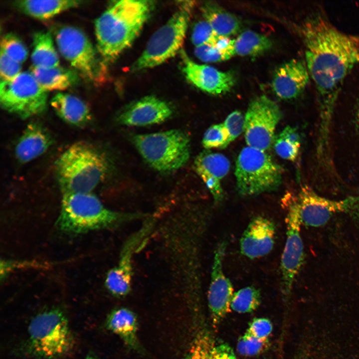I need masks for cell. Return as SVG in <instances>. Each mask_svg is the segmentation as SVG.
Here are the masks:
<instances>
[{"instance_id": "1", "label": "cell", "mask_w": 359, "mask_h": 359, "mask_svg": "<svg viewBox=\"0 0 359 359\" xmlns=\"http://www.w3.org/2000/svg\"><path fill=\"white\" fill-rule=\"evenodd\" d=\"M300 32L321 113L324 118H328L345 78L359 63V35L340 30L320 14L305 20Z\"/></svg>"}, {"instance_id": "2", "label": "cell", "mask_w": 359, "mask_h": 359, "mask_svg": "<svg viewBox=\"0 0 359 359\" xmlns=\"http://www.w3.org/2000/svg\"><path fill=\"white\" fill-rule=\"evenodd\" d=\"M154 7V1L151 0H119L96 19L95 28L98 49L105 61H113L131 44Z\"/></svg>"}, {"instance_id": "3", "label": "cell", "mask_w": 359, "mask_h": 359, "mask_svg": "<svg viewBox=\"0 0 359 359\" xmlns=\"http://www.w3.org/2000/svg\"><path fill=\"white\" fill-rule=\"evenodd\" d=\"M147 216L111 210L92 192L63 193L57 225L64 232L82 233L116 227Z\"/></svg>"}, {"instance_id": "4", "label": "cell", "mask_w": 359, "mask_h": 359, "mask_svg": "<svg viewBox=\"0 0 359 359\" xmlns=\"http://www.w3.org/2000/svg\"><path fill=\"white\" fill-rule=\"evenodd\" d=\"M108 168L105 156L84 142L72 145L55 164L57 180L63 193L92 192L105 178Z\"/></svg>"}, {"instance_id": "5", "label": "cell", "mask_w": 359, "mask_h": 359, "mask_svg": "<svg viewBox=\"0 0 359 359\" xmlns=\"http://www.w3.org/2000/svg\"><path fill=\"white\" fill-rule=\"evenodd\" d=\"M29 352L41 359H58L73 347L74 339L65 316L58 309L40 313L28 327Z\"/></svg>"}, {"instance_id": "6", "label": "cell", "mask_w": 359, "mask_h": 359, "mask_svg": "<svg viewBox=\"0 0 359 359\" xmlns=\"http://www.w3.org/2000/svg\"><path fill=\"white\" fill-rule=\"evenodd\" d=\"M132 141L146 162L160 172L180 168L190 156L189 136L180 130L136 135Z\"/></svg>"}, {"instance_id": "7", "label": "cell", "mask_w": 359, "mask_h": 359, "mask_svg": "<svg viewBox=\"0 0 359 359\" xmlns=\"http://www.w3.org/2000/svg\"><path fill=\"white\" fill-rule=\"evenodd\" d=\"M283 170L265 151L247 146L236 161L235 176L240 195H256L277 189Z\"/></svg>"}, {"instance_id": "8", "label": "cell", "mask_w": 359, "mask_h": 359, "mask_svg": "<svg viewBox=\"0 0 359 359\" xmlns=\"http://www.w3.org/2000/svg\"><path fill=\"white\" fill-rule=\"evenodd\" d=\"M192 1H184L172 16L149 39L143 52L133 64V71L157 66L174 56L183 42Z\"/></svg>"}, {"instance_id": "9", "label": "cell", "mask_w": 359, "mask_h": 359, "mask_svg": "<svg viewBox=\"0 0 359 359\" xmlns=\"http://www.w3.org/2000/svg\"><path fill=\"white\" fill-rule=\"evenodd\" d=\"M47 98V91L39 86L31 72H20L11 80L0 81L1 107L22 119L43 112Z\"/></svg>"}, {"instance_id": "10", "label": "cell", "mask_w": 359, "mask_h": 359, "mask_svg": "<svg viewBox=\"0 0 359 359\" xmlns=\"http://www.w3.org/2000/svg\"><path fill=\"white\" fill-rule=\"evenodd\" d=\"M55 40L63 57L87 80L100 82L105 67L86 34L72 26H63L56 32Z\"/></svg>"}, {"instance_id": "11", "label": "cell", "mask_w": 359, "mask_h": 359, "mask_svg": "<svg viewBox=\"0 0 359 359\" xmlns=\"http://www.w3.org/2000/svg\"><path fill=\"white\" fill-rule=\"evenodd\" d=\"M279 106L265 95L249 103L245 115L244 136L247 146L262 151L273 143L276 127L282 118Z\"/></svg>"}, {"instance_id": "12", "label": "cell", "mask_w": 359, "mask_h": 359, "mask_svg": "<svg viewBox=\"0 0 359 359\" xmlns=\"http://www.w3.org/2000/svg\"><path fill=\"white\" fill-rule=\"evenodd\" d=\"M294 197L302 223L308 226H323L337 213L359 216V195L340 200H332L319 195L305 185Z\"/></svg>"}, {"instance_id": "13", "label": "cell", "mask_w": 359, "mask_h": 359, "mask_svg": "<svg viewBox=\"0 0 359 359\" xmlns=\"http://www.w3.org/2000/svg\"><path fill=\"white\" fill-rule=\"evenodd\" d=\"M283 203L287 210L286 239L281 260V285L283 293L288 294L303 264L305 255L300 234L302 221L294 196H286Z\"/></svg>"}, {"instance_id": "14", "label": "cell", "mask_w": 359, "mask_h": 359, "mask_svg": "<svg viewBox=\"0 0 359 359\" xmlns=\"http://www.w3.org/2000/svg\"><path fill=\"white\" fill-rule=\"evenodd\" d=\"M152 221H148L139 231L125 241L117 265L110 270L106 277L108 290L117 297L126 296L131 291L133 277V259L152 228Z\"/></svg>"}, {"instance_id": "15", "label": "cell", "mask_w": 359, "mask_h": 359, "mask_svg": "<svg viewBox=\"0 0 359 359\" xmlns=\"http://www.w3.org/2000/svg\"><path fill=\"white\" fill-rule=\"evenodd\" d=\"M227 242H221L214 251L208 301L213 323L216 324L229 312L233 295V287L223 271Z\"/></svg>"}, {"instance_id": "16", "label": "cell", "mask_w": 359, "mask_h": 359, "mask_svg": "<svg viewBox=\"0 0 359 359\" xmlns=\"http://www.w3.org/2000/svg\"><path fill=\"white\" fill-rule=\"evenodd\" d=\"M182 71L188 81L203 91L213 95L229 91L235 82L234 75L223 72L206 65L198 64L192 61L183 51Z\"/></svg>"}, {"instance_id": "17", "label": "cell", "mask_w": 359, "mask_h": 359, "mask_svg": "<svg viewBox=\"0 0 359 359\" xmlns=\"http://www.w3.org/2000/svg\"><path fill=\"white\" fill-rule=\"evenodd\" d=\"M171 106L154 96L144 97L128 105L120 113L117 121L130 126H142L164 122L173 114Z\"/></svg>"}, {"instance_id": "18", "label": "cell", "mask_w": 359, "mask_h": 359, "mask_svg": "<svg viewBox=\"0 0 359 359\" xmlns=\"http://www.w3.org/2000/svg\"><path fill=\"white\" fill-rule=\"evenodd\" d=\"M309 76L304 61L292 59L276 70L272 81L273 91L282 99L296 98L306 89L309 82Z\"/></svg>"}, {"instance_id": "19", "label": "cell", "mask_w": 359, "mask_h": 359, "mask_svg": "<svg viewBox=\"0 0 359 359\" xmlns=\"http://www.w3.org/2000/svg\"><path fill=\"white\" fill-rule=\"evenodd\" d=\"M275 226L266 217L253 218L244 230L240 240L241 254L253 259L268 254L275 243Z\"/></svg>"}, {"instance_id": "20", "label": "cell", "mask_w": 359, "mask_h": 359, "mask_svg": "<svg viewBox=\"0 0 359 359\" xmlns=\"http://www.w3.org/2000/svg\"><path fill=\"white\" fill-rule=\"evenodd\" d=\"M196 172L202 180L216 203L223 198L221 180L228 174L230 167L229 160L223 154L206 150L195 158Z\"/></svg>"}, {"instance_id": "21", "label": "cell", "mask_w": 359, "mask_h": 359, "mask_svg": "<svg viewBox=\"0 0 359 359\" xmlns=\"http://www.w3.org/2000/svg\"><path fill=\"white\" fill-rule=\"evenodd\" d=\"M53 143L50 133L41 124L29 123L18 139L15 155L21 163H26L44 154Z\"/></svg>"}, {"instance_id": "22", "label": "cell", "mask_w": 359, "mask_h": 359, "mask_svg": "<svg viewBox=\"0 0 359 359\" xmlns=\"http://www.w3.org/2000/svg\"><path fill=\"white\" fill-rule=\"evenodd\" d=\"M50 104L62 120L72 126L83 127L91 120L87 105L74 95L58 93L51 99Z\"/></svg>"}, {"instance_id": "23", "label": "cell", "mask_w": 359, "mask_h": 359, "mask_svg": "<svg viewBox=\"0 0 359 359\" xmlns=\"http://www.w3.org/2000/svg\"><path fill=\"white\" fill-rule=\"evenodd\" d=\"M204 20L218 36L228 37L238 33L241 28L239 19L217 4L207 2L201 7Z\"/></svg>"}, {"instance_id": "24", "label": "cell", "mask_w": 359, "mask_h": 359, "mask_svg": "<svg viewBox=\"0 0 359 359\" xmlns=\"http://www.w3.org/2000/svg\"><path fill=\"white\" fill-rule=\"evenodd\" d=\"M31 73L39 86L46 91L63 90L78 81L75 72L59 66L47 68L33 67Z\"/></svg>"}, {"instance_id": "25", "label": "cell", "mask_w": 359, "mask_h": 359, "mask_svg": "<svg viewBox=\"0 0 359 359\" xmlns=\"http://www.w3.org/2000/svg\"><path fill=\"white\" fill-rule=\"evenodd\" d=\"M83 1L74 0H23L14 5L21 11L39 19H48L67 9L76 7Z\"/></svg>"}, {"instance_id": "26", "label": "cell", "mask_w": 359, "mask_h": 359, "mask_svg": "<svg viewBox=\"0 0 359 359\" xmlns=\"http://www.w3.org/2000/svg\"><path fill=\"white\" fill-rule=\"evenodd\" d=\"M107 324L108 328L120 336L128 346L136 347L138 323L132 311L124 308L114 310L109 315Z\"/></svg>"}, {"instance_id": "27", "label": "cell", "mask_w": 359, "mask_h": 359, "mask_svg": "<svg viewBox=\"0 0 359 359\" xmlns=\"http://www.w3.org/2000/svg\"><path fill=\"white\" fill-rule=\"evenodd\" d=\"M31 58L35 67L47 68L58 66V54L49 32L39 31L34 34Z\"/></svg>"}, {"instance_id": "28", "label": "cell", "mask_w": 359, "mask_h": 359, "mask_svg": "<svg viewBox=\"0 0 359 359\" xmlns=\"http://www.w3.org/2000/svg\"><path fill=\"white\" fill-rule=\"evenodd\" d=\"M272 46L270 39L252 30L241 33L234 40L235 55L255 57L269 50Z\"/></svg>"}, {"instance_id": "29", "label": "cell", "mask_w": 359, "mask_h": 359, "mask_svg": "<svg viewBox=\"0 0 359 359\" xmlns=\"http://www.w3.org/2000/svg\"><path fill=\"white\" fill-rule=\"evenodd\" d=\"M183 359H234V357L227 347L216 345L204 337L195 340Z\"/></svg>"}, {"instance_id": "30", "label": "cell", "mask_w": 359, "mask_h": 359, "mask_svg": "<svg viewBox=\"0 0 359 359\" xmlns=\"http://www.w3.org/2000/svg\"><path fill=\"white\" fill-rule=\"evenodd\" d=\"M273 144L276 153L280 157L295 161L298 156L301 145L299 132L296 128L287 126L275 136Z\"/></svg>"}, {"instance_id": "31", "label": "cell", "mask_w": 359, "mask_h": 359, "mask_svg": "<svg viewBox=\"0 0 359 359\" xmlns=\"http://www.w3.org/2000/svg\"><path fill=\"white\" fill-rule=\"evenodd\" d=\"M260 300L258 289L253 286H248L233 293L230 307L240 313L251 312L259 306Z\"/></svg>"}, {"instance_id": "32", "label": "cell", "mask_w": 359, "mask_h": 359, "mask_svg": "<svg viewBox=\"0 0 359 359\" xmlns=\"http://www.w3.org/2000/svg\"><path fill=\"white\" fill-rule=\"evenodd\" d=\"M230 143L229 135L223 123L209 127L205 132L202 144L207 149H224Z\"/></svg>"}, {"instance_id": "33", "label": "cell", "mask_w": 359, "mask_h": 359, "mask_svg": "<svg viewBox=\"0 0 359 359\" xmlns=\"http://www.w3.org/2000/svg\"><path fill=\"white\" fill-rule=\"evenodd\" d=\"M0 51L20 63L25 60L28 54L24 44L12 33H7L2 37L0 41Z\"/></svg>"}, {"instance_id": "34", "label": "cell", "mask_w": 359, "mask_h": 359, "mask_svg": "<svg viewBox=\"0 0 359 359\" xmlns=\"http://www.w3.org/2000/svg\"><path fill=\"white\" fill-rule=\"evenodd\" d=\"M194 52L197 58L205 62H220L235 55L234 47L225 49L210 44L195 47Z\"/></svg>"}, {"instance_id": "35", "label": "cell", "mask_w": 359, "mask_h": 359, "mask_svg": "<svg viewBox=\"0 0 359 359\" xmlns=\"http://www.w3.org/2000/svg\"><path fill=\"white\" fill-rule=\"evenodd\" d=\"M220 37L215 33L207 22L200 21L193 27L191 41L195 47L204 44L215 45Z\"/></svg>"}, {"instance_id": "36", "label": "cell", "mask_w": 359, "mask_h": 359, "mask_svg": "<svg viewBox=\"0 0 359 359\" xmlns=\"http://www.w3.org/2000/svg\"><path fill=\"white\" fill-rule=\"evenodd\" d=\"M267 340L258 339L247 332L241 337L237 344L238 352L245 356L259 354L267 347Z\"/></svg>"}, {"instance_id": "37", "label": "cell", "mask_w": 359, "mask_h": 359, "mask_svg": "<svg viewBox=\"0 0 359 359\" xmlns=\"http://www.w3.org/2000/svg\"><path fill=\"white\" fill-rule=\"evenodd\" d=\"M245 116L238 110L230 113L223 123L229 135L230 142L244 132Z\"/></svg>"}, {"instance_id": "38", "label": "cell", "mask_w": 359, "mask_h": 359, "mask_svg": "<svg viewBox=\"0 0 359 359\" xmlns=\"http://www.w3.org/2000/svg\"><path fill=\"white\" fill-rule=\"evenodd\" d=\"M20 63L0 51V74L1 80L8 81L16 77L20 72Z\"/></svg>"}, {"instance_id": "39", "label": "cell", "mask_w": 359, "mask_h": 359, "mask_svg": "<svg viewBox=\"0 0 359 359\" xmlns=\"http://www.w3.org/2000/svg\"><path fill=\"white\" fill-rule=\"evenodd\" d=\"M272 329V324L269 320L258 318L252 321L247 332L258 339L267 340Z\"/></svg>"}, {"instance_id": "40", "label": "cell", "mask_w": 359, "mask_h": 359, "mask_svg": "<svg viewBox=\"0 0 359 359\" xmlns=\"http://www.w3.org/2000/svg\"><path fill=\"white\" fill-rule=\"evenodd\" d=\"M356 119L358 124V127L359 130V101L357 104V110H356Z\"/></svg>"}, {"instance_id": "41", "label": "cell", "mask_w": 359, "mask_h": 359, "mask_svg": "<svg viewBox=\"0 0 359 359\" xmlns=\"http://www.w3.org/2000/svg\"><path fill=\"white\" fill-rule=\"evenodd\" d=\"M97 359L94 358H89V359Z\"/></svg>"}]
</instances>
